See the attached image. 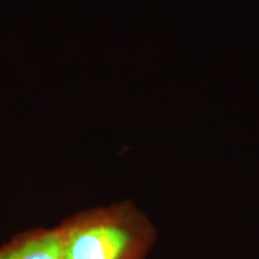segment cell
<instances>
[{"label":"cell","instance_id":"6da1fadb","mask_svg":"<svg viewBox=\"0 0 259 259\" xmlns=\"http://www.w3.org/2000/svg\"><path fill=\"white\" fill-rule=\"evenodd\" d=\"M58 227L63 259H147L157 235L130 200L76 212Z\"/></svg>","mask_w":259,"mask_h":259},{"label":"cell","instance_id":"7a4b0ae2","mask_svg":"<svg viewBox=\"0 0 259 259\" xmlns=\"http://www.w3.org/2000/svg\"><path fill=\"white\" fill-rule=\"evenodd\" d=\"M0 259H63L59 227L18 233L0 246Z\"/></svg>","mask_w":259,"mask_h":259}]
</instances>
